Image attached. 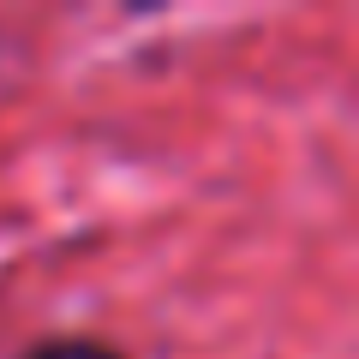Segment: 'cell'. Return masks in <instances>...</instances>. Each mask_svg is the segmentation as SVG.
Here are the masks:
<instances>
[{"mask_svg": "<svg viewBox=\"0 0 359 359\" xmlns=\"http://www.w3.org/2000/svg\"><path fill=\"white\" fill-rule=\"evenodd\" d=\"M30 359H114L102 341H48V347H36Z\"/></svg>", "mask_w": 359, "mask_h": 359, "instance_id": "obj_1", "label": "cell"}]
</instances>
